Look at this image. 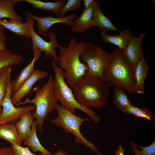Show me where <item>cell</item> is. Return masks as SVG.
I'll use <instances>...</instances> for the list:
<instances>
[{"mask_svg":"<svg viewBox=\"0 0 155 155\" xmlns=\"http://www.w3.org/2000/svg\"><path fill=\"white\" fill-rule=\"evenodd\" d=\"M103 76L109 86L125 90L130 94L136 93L133 69L118 48L110 54L109 62Z\"/></svg>","mask_w":155,"mask_h":155,"instance_id":"cell-1","label":"cell"},{"mask_svg":"<svg viewBox=\"0 0 155 155\" xmlns=\"http://www.w3.org/2000/svg\"><path fill=\"white\" fill-rule=\"evenodd\" d=\"M109 86L103 80L86 75L78 80L72 88L73 92L83 106L100 108L108 103L110 92Z\"/></svg>","mask_w":155,"mask_h":155,"instance_id":"cell-2","label":"cell"},{"mask_svg":"<svg viewBox=\"0 0 155 155\" xmlns=\"http://www.w3.org/2000/svg\"><path fill=\"white\" fill-rule=\"evenodd\" d=\"M59 67L63 70L67 84L72 88L78 80L86 75L87 67L81 61L80 55L83 47V41L78 43L75 37L70 38L66 47L59 45Z\"/></svg>","mask_w":155,"mask_h":155,"instance_id":"cell-3","label":"cell"},{"mask_svg":"<svg viewBox=\"0 0 155 155\" xmlns=\"http://www.w3.org/2000/svg\"><path fill=\"white\" fill-rule=\"evenodd\" d=\"M58 101L55 92L53 79L50 75L46 83L42 87H38L35 91L34 97L31 99L27 98L21 102L18 106L27 103L34 104L35 111L32 114L38 123V131L40 132L45 119L55 109Z\"/></svg>","mask_w":155,"mask_h":155,"instance_id":"cell-4","label":"cell"},{"mask_svg":"<svg viewBox=\"0 0 155 155\" xmlns=\"http://www.w3.org/2000/svg\"><path fill=\"white\" fill-rule=\"evenodd\" d=\"M52 59L51 65L55 74L53 79L54 89L61 106L75 114L76 113L75 109H78L85 113L95 122H99L100 118L96 115L95 112L89 108L83 106L78 101L71 89L66 82L63 69Z\"/></svg>","mask_w":155,"mask_h":155,"instance_id":"cell-5","label":"cell"},{"mask_svg":"<svg viewBox=\"0 0 155 155\" xmlns=\"http://www.w3.org/2000/svg\"><path fill=\"white\" fill-rule=\"evenodd\" d=\"M55 109L58 115L56 117L51 121L55 126L62 127L66 133L73 134L74 142L75 143L84 145L90 148L93 152L102 155L94 144L88 140L80 132V127L82 123L90 120L88 118H82L76 115L69 110L65 108L58 104Z\"/></svg>","mask_w":155,"mask_h":155,"instance_id":"cell-6","label":"cell"},{"mask_svg":"<svg viewBox=\"0 0 155 155\" xmlns=\"http://www.w3.org/2000/svg\"><path fill=\"white\" fill-rule=\"evenodd\" d=\"M83 43L80 58L87 65L86 75L94 76L104 80L103 73L109 62L110 54L93 43L85 41H83Z\"/></svg>","mask_w":155,"mask_h":155,"instance_id":"cell-7","label":"cell"},{"mask_svg":"<svg viewBox=\"0 0 155 155\" xmlns=\"http://www.w3.org/2000/svg\"><path fill=\"white\" fill-rule=\"evenodd\" d=\"M27 20L26 24L29 32L32 44L34 57L37 60L41 56V52H44L45 57H51L57 64L58 63V56L55 48L59 44L56 40L57 35L53 32H49L48 36L50 41L47 42L36 33L34 28V23L35 20L25 12Z\"/></svg>","mask_w":155,"mask_h":155,"instance_id":"cell-8","label":"cell"},{"mask_svg":"<svg viewBox=\"0 0 155 155\" xmlns=\"http://www.w3.org/2000/svg\"><path fill=\"white\" fill-rule=\"evenodd\" d=\"M10 76L9 75L6 80L5 94L1 104L3 110L0 115V125L8 123H15L23 114L35 110L33 105L16 107L13 104L11 100L12 93Z\"/></svg>","mask_w":155,"mask_h":155,"instance_id":"cell-9","label":"cell"},{"mask_svg":"<svg viewBox=\"0 0 155 155\" xmlns=\"http://www.w3.org/2000/svg\"><path fill=\"white\" fill-rule=\"evenodd\" d=\"M37 22V33L44 36L48 35L49 29L53 25L58 23L71 26L73 21L77 17L76 14H71L62 18L51 16L46 17L35 16L27 11L25 12Z\"/></svg>","mask_w":155,"mask_h":155,"instance_id":"cell-10","label":"cell"},{"mask_svg":"<svg viewBox=\"0 0 155 155\" xmlns=\"http://www.w3.org/2000/svg\"><path fill=\"white\" fill-rule=\"evenodd\" d=\"M48 74V73L46 71L40 69H35L30 77L18 90L12 94L11 100L13 105L18 106L22 100L31 92L35 83L45 78Z\"/></svg>","mask_w":155,"mask_h":155,"instance_id":"cell-11","label":"cell"},{"mask_svg":"<svg viewBox=\"0 0 155 155\" xmlns=\"http://www.w3.org/2000/svg\"><path fill=\"white\" fill-rule=\"evenodd\" d=\"M145 35L146 33L144 32H141L137 38L132 36L127 46L122 51L124 57L133 69L141 57L144 55L141 45Z\"/></svg>","mask_w":155,"mask_h":155,"instance_id":"cell-12","label":"cell"},{"mask_svg":"<svg viewBox=\"0 0 155 155\" xmlns=\"http://www.w3.org/2000/svg\"><path fill=\"white\" fill-rule=\"evenodd\" d=\"M96 1L89 7H84L81 15L73 21L71 25L73 32L81 33L92 27V22Z\"/></svg>","mask_w":155,"mask_h":155,"instance_id":"cell-13","label":"cell"},{"mask_svg":"<svg viewBox=\"0 0 155 155\" xmlns=\"http://www.w3.org/2000/svg\"><path fill=\"white\" fill-rule=\"evenodd\" d=\"M92 26L99 28L102 32H105L109 30L120 31L112 23L111 20L103 13L99 1H96L92 22Z\"/></svg>","mask_w":155,"mask_h":155,"instance_id":"cell-14","label":"cell"},{"mask_svg":"<svg viewBox=\"0 0 155 155\" xmlns=\"http://www.w3.org/2000/svg\"><path fill=\"white\" fill-rule=\"evenodd\" d=\"M119 32L118 35H112L101 32L100 34L103 41L117 46L122 51L127 46L132 36L129 30H124Z\"/></svg>","mask_w":155,"mask_h":155,"instance_id":"cell-15","label":"cell"},{"mask_svg":"<svg viewBox=\"0 0 155 155\" xmlns=\"http://www.w3.org/2000/svg\"><path fill=\"white\" fill-rule=\"evenodd\" d=\"M148 69L149 65L145 60L144 56H142L134 69L136 91L138 94L144 93V84Z\"/></svg>","mask_w":155,"mask_h":155,"instance_id":"cell-16","label":"cell"},{"mask_svg":"<svg viewBox=\"0 0 155 155\" xmlns=\"http://www.w3.org/2000/svg\"><path fill=\"white\" fill-rule=\"evenodd\" d=\"M37 125L36 121H34L29 134L23 141L24 144L30 147L34 152H39L43 155H53L51 152L45 148L40 143L36 134Z\"/></svg>","mask_w":155,"mask_h":155,"instance_id":"cell-17","label":"cell"},{"mask_svg":"<svg viewBox=\"0 0 155 155\" xmlns=\"http://www.w3.org/2000/svg\"><path fill=\"white\" fill-rule=\"evenodd\" d=\"M0 138L11 144L22 146V140L19 135L15 124L5 123L0 125Z\"/></svg>","mask_w":155,"mask_h":155,"instance_id":"cell-18","label":"cell"},{"mask_svg":"<svg viewBox=\"0 0 155 155\" xmlns=\"http://www.w3.org/2000/svg\"><path fill=\"white\" fill-rule=\"evenodd\" d=\"M0 25L18 36H23L27 39L30 38L26 22L11 19H0Z\"/></svg>","mask_w":155,"mask_h":155,"instance_id":"cell-19","label":"cell"},{"mask_svg":"<svg viewBox=\"0 0 155 155\" xmlns=\"http://www.w3.org/2000/svg\"><path fill=\"white\" fill-rule=\"evenodd\" d=\"M34 117L31 112H28L21 115L19 119L14 123L18 133L24 140L29 134Z\"/></svg>","mask_w":155,"mask_h":155,"instance_id":"cell-20","label":"cell"},{"mask_svg":"<svg viewBox=\"0 0 155 155\" xmlns=\"http://www.w3.org/2000/svg\"><path fill=\"white\" fill-rule=\"evenodd\" d=\"M31 5L34 8L51 11L57 17L61 7L65 4V0H59L55 2H44L39 0H22Z\"/></svg>","mask_w":155,"mask_h":155,"instance_id":"cell-21","label":"cell"},{"mask_svg":"<svg viewBox=\"0 0 155 155\" xmlns=\"http://www.w3.org/2000/svg\"><path fill=\"white\" fill-rule=\"evenodd\" d=\"M22 0H0V19L4 18L22 22L21 17L15 11V4Z\"/></svg>","mask_w":155,"mask_h":155,"instance_id":"cell-22","label":"cell"},{"mask_svg":"<svg viewBox=\"0 0 155 155\" xmlns=\"http://www.w3.org/2000/svg\"><path fill=\"white\" fill-rule=\"evenodd\" d=\"M36 60L33 57L31 62L23 69L16 78L11 81L12 94L17 91L32 74L35 70L34 64Z\"/></svg>","mask_w":155,"mask_h":155,"instance_id":"cell-23","label":"cell"},{"mask_svg":"<svg viewBox=\"0 0 155 155\" xmlns=\"http://www.w3.org/2000/svg\"><path fill=\"white\" fill-rule=\"evenodd\" d=\"M23 60L22 55L13 53L9 49L0 52V71L4 67L19 64Z\"/></svg>","mask_w":155,"mask_h":155,"instance_id":"cell-24","label":"cell"},{"mask_svg":"<svg viewBox=\"0 0 155 155\" xmlns=\"http://www.w3.org/2000/svg\"><path fill=\"white\" fill-rule=\"evenodd\" d=\"M113 98V102L118 110L123 112H125L127 108L132 104L127 94L120 88H114Z\"/></svg>","mask_w":155,"mask_h":155,"instance_id":"cell-25","label":"cell"},{"mask_svg":"<svg viewBox=\"0 0 155 155\" xmlns=\"http://www.w3.org/2000/svg\"><path fill=\"white\" fill-rule=\"evenodd\" d=\"M125 113L132 114L135 117L145 118L150 121L155 119V116L150 110L145 108L137 107L132 104L127 108Z\"/></svg>","mask_w":155,"mask_h":155,"instance_id":"cell-26","label":"cell"},{"mask_svg":"<svg viewBox=\"0 0 155 155\" xmlns=\"http://www.w3.org/2000/svg\"><path fill=\"white\" fill-rule=\"evenodd\" d=\"M130 144L135 155H155V140L152 143L146 146H142L133 142Z\"/></svg>","mask_w":155,"mask_h":155,"instance_id":"cell-27","label":"cell"},{"mask_svg":"<svg viewBox=\"0 0 155 155\" xmlns=\"http://www.w3.org/2000/svg\"><path fill=\"white\" fill-rule=\"evenodd\" d=\"M10 71L11 67H4L0 71V115L3 110L1 104L5 94L6 80Z\"/></svg>","mask_w":155,"mask_h":155,"instance_id":"cell-28","label":"cell"},{"mask_svg":"<svg viewBox=\"0 0 155 155\" xmlns=\"http://www.w3.org/2000/svg\"><path fill=\"white\" fill-rule=\"evenodd\" d=\"M81 3L80 0H68L66 4L61 8L58 17H64L65 14L68 11H75L77 10L81 7Z\"/></svg>","mask_w":155,"mask_h":155,"instance_id":"cell-29","label":"cell"},{"mask_svg":"<svg viewBox=\"0 0 155 155\" xmlns=\"http://www.w3.org/2000/svg\"><path fill=\"white\" fill-rule=\"evenodd\" d=\"M13 151V155H43L34 154L31 152L28 147H25L16 144H11Z\"/></svg>","mask_w":155,"mask_h":155,"instance_id":"cell-30","label":"cell"},{"mask_svg":"<svg viewBox=\"0 0 155 155\" xmlns=\"http://www.w3.org/2000/svg\"><path fill=\"white\" fill-rule=\"evenodd\" d=\"M6 45V38L4 30H0V52L7 49Z\"/></svg>","mask_w":155,"mask_h":155,"instance_id":"cell-31","label":"cell"},{"mask_svg":"<svg viewBox=\"0 0 155 155\" xmlns=\"http://www.w3.org/2000/svg\"><path fill=\"white\" fill-rule=\"evenodd\" d=\"M13 151L12 148L5 147L0 148V155H13Z\"/></svg>","mask_w":155,"mask_h":155,"instance_id":"cell-32","label":"cell"},{"mask_svg":"<svg viewBox=\"0 0 155 155\" xmlns=\"http://www.w3.org/2000/svg\"><path fill=\"white\" fill-rule=\"evenodd\" d=\"M125 152L124 148L119 145V148L115 151V154L116 155H125Z\"/></svg>","mask_w":155,"mask_h":155,"instance_id":"cell-33","label":"cell"},{"mask_svg":"<svg viewBox=\"0 0 155 155\" xmlns=\"http://www.w3.org/2000/svg\"><path fill=\"white\" fill-rule=\"evenodd\" d=\"M83 5L84 8H87L93 4L95 1V0H84Z\"/></svg>","mask_w":155,"mask_h":155,"instance_id":"cell-34","label":"cell"},{"mask_svg":"<svg viewBox=\"0 0 155 155\" xmlns=\"http://www.w3.org/2000/svg\"><path fill=\"white\" fill-rule=\"evenodd\" d=\"M54 155H69L67 153L62 149H58Z\"/></svg>","mask_w":155,"mask_h":155,"instance_id":"cell-35","label":"cell"},{"mask_svg":"<svg viewBox=\"0 0 155 155\" xmlns=\"http://www.w3.org/2000/svg\"><path fill=\"white\" fill-rule=\"evenodd\" d=\"M4 28L3 27L0 25V30H3Z\"/></svg>","mask_w":155,"mask_h":155,"instance_id":"cell-36","label":"cell"}]
</instances>
